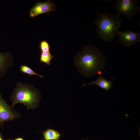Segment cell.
<instances>
[{
    "mask_svg": "<svg viewBox=\"0 0 140 140\" xmlns=\"http://www.w3.org/2000/svg\"><path fill=\"white\" fill-rule=\"evenodd\" d=\"M77 64L87 76L101 75L104 68L106 59L104 55L96 46H84L79 54Z\"/></svg>",
    "mask_w": 140,
    "mask_h": 140,
    "instance_id": "1",
    "label": "cell"
},
{
    "mask_svg": "<svg viewBox=\"0 0 140 140\" xmlns=\"http://www.w3.org/2000/svg\"><path fill=\"white\" fill-rule=\"evenodd\" d=\"M40 98L39 91L32 85L17 82L11 93L10 100L13 107L20 103L28 109H33L38 107Z\"/></svg>",
    "mask_w": 140,
    "mask_h": 140,
    "instance_id": "2",
    "label": "cell"
},
{
    "mask_svg": "<svg viewBox=\"0 0 140 140\" xmlns=\"http://www.w3.org/2000/svg\"><path fill=\"white\" fill-rule=\"evenodd\" d=\"M94 24L99 37L105 41L111 42L117 35V32L122 26L120 16L105 13H99Z\"/></svg>",
    "mask_w": 140,
    "mask_h": 140,
    "instance_id": "3",
    "label": "cell"
},
{
    "mask_svg": "<svg viewBox=\"0 0 140 140\" xmlns=\"http://www.w3.org/2000/svg\"><path fill=\"white\" fill-rule=\"evenodd\" d=\"M114 4L116 15H122L128 20L135 16L140 11L137 0H117Z\"/></svg>",
    "mask_w": 140,
    "mask_h": 140,
    "instance_id": "4",
    "label": "cell"
},
{
    "mask_svg": "<svg viewBox=\"0 0 140 140\" xmlns=\"http://www.w3.org/2000/svg\"><path fill=\"white\" fill-rule=\"evenodd\" d=\"M13 107L6 102L0 92V127L4 123L18 118L20 115L13 109Z\"/></svg>",
    "mask_w": 140,
    "mask_h": 140,
    "instance_id": "5",
    "label": "cell"
},
{
    "mask_svg": "<svg viewBox=\"0 0 140 140\" xmlns=\"http://www.w3.org/2000/svg\"><path fill=\"white\" fill-rule=\"evenodd\" d=\"M119 36L118 43H121L124 47L130 48L132 46L140 42V33L136 32L129 30L122 32L119 30L117 32Z\"/></svg>",
    "mask_w": 140,
    "mask_h": 140,
    "instance_id": "6",
    "label": "cell"
},
{
    "mask_svg": "<svg viewBox=\"0 0 140 140\" xmlns=\"http://www.w3.org/2000/svg\"><path fill=\"white\" fill-rule=\"evenodd\" d=\"M55 4L50 0L42 2L36 3L29 11V15L31 18H34L38 15L44 13H48L55 11L56 7Z\"/></svg>",
    "mask_w": 140,
    "mask_h": 140,
    "instance_id": "7",
    "label": "cell"
},
{
    "mask_svg": "<svg viewBox=\"0 0 140 140\" xmlns=\"http://www.w3.org/2000/svg\"><path fill=\"white\" fill-rule=\"evenodd\" d=\"M13 64V57L9 52H0V78H2L7 74Z\"/></svg>",
    "mask_w": 140,
    "mask_h": 140,
    "instance_id": "8",
    "label": "cell"
},
{
    "mask_svg": "<svg viewBox=\"0 0 140 140\" xmlns=\"http://www.w3.org/2000/svg\"><path fill=\"white\" fill-rule=\"evenodd\" d=\"M95 84L102 89L107 91L112 87V81L106 79L100 76L96 80L92 81L88 85Z\"/></svg>",
    "mask_w": 140,
    "mask_h": 140,
    "instance_id": "9",
    "label": "cell"
},
{
    "mask_svg": "<svg viewBox=\"0 0 140 140\" xmlns=\"http://www.w3.org/2000/svg\"><path fill=\"white\" fill-rule=\"evenodd\" d=\"M43 140H59L61 134L57 131L48 129L43 132Z\"/></svg>",
    "mask_w": 140,
    "mask_h": 140,
    "instance_id": "10",
    "label": "cell"
},
{
    "mask_svg": "<svg viewBox=\"0 0 140 140\" xmlns=\"http://www.w3.org/2000/svg\"><path fill=\"white\" fill-rule=\"evenodd\" d=\"M53 57V55L51 54L50 52H41L40 60L41 62L50 65L51 64V61Z\"/></svg>",
    "mask_w": 140,
    "mask_h": 140,
    "instance_id": "11",
    "label": "cell"
},
{
    "mask_svg": "<svg viewBox=\"0 0 140 140\" xmlns=\"http://www.w3.org/2000/svg\"><path fill=\"white\" fill-rule=\"evenodd\" d=\"M20 72L30 76L37 75L41 78H43L44 77V75L37 73L31 68L26 65H21L20 67Z\"/></svg>",
    "mask_w": 140,
    "mask_h": 140,
    "instance_id": "12",
    "label": "cell"
},
{
    "mask_svg": "<svg viewBox=\"0 0 140 140\" xmlns=\"http://www.w3.org/2000/svg\"><path fill=\"white\" fill-rule=\"evenodd\" d=\"M39 47L41 52H50V46L45 40H43L40 42Z\"/></svg>",
    "mask_w": 140,
    "mask_h": 140,
    "instance_id": "13",
    "label": "cell"
},
{
    "mask_svg": "<svg viewBox=\"0 0 140 140\" xmlns=\"http://www.w3.org/2000/svg\"><path fill=\"white\" fill-rule=\"evenodd\" d=\"M7 140H24L22 138L18 137V138H16L13 140L8 139Z\"/></svg>",
    "mask_w": 140,
    "mask_h": 140,
    "instance_id": "14",
    "label": "cell"
},
{
    "mask_svg": "<svg viewBox=\"0 0 140 140\" xmlns=\"http://www.w3.org/2000/svg\"><path fill=\"white\" fill-rule=\"evenodd\" d=\"M0 140H4L2 134L0 132Z\"/></svg>",
    "mask_w": 140,
    "mask_h": 140,
    "instance_id": "15",
    "label": "cell"
},
{
    "mask_svg": "<svg viewBox=\"0 0 140 140\" xmlns=\"http://www.w3.org/2000/svg\"><path fill=\"white\" fill-rule=\"evenodd\" d=\"M82 140H87V139H83Z\"/></svg>",
    "mask_w": 140,
    "mask_h": 140,
    "instance_id": "16",
    "label": "cell"
}]
</instances>
